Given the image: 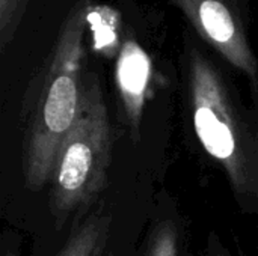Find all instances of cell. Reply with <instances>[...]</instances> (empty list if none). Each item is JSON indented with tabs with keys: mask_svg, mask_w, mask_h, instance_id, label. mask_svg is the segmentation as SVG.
Here are the masks:
<instances>
[{
	"mask_svg": "<svg viewBox=\"0 0 258 256\" xmlns=\"http://www.w3.org/2000/svg\"><path fill=\"white\" fill-rule=\"evenodd\" d=\"M215 54L184 29L180 60L195 134L225 170L240 207L258 217V121Z\"/></svg>",
	"mask_w": 258,
	"mask_h": 256,
	"instance_id": "7a4b0ae2",
	"label": "cell"
},
{
	"mask_svg": "<svg viewBox=\"0 0 258 256\" xmlns=\"http://www.w3.org/2000/svg\"><path fill=\"white\" fill-rule=\"evenodd\" d=\"M109 219L92 216L73 231L56 256H100L109 234Z\"/></svg>",
	"mask_w": 258,
	"mask_h": 256,
	"instance_id": "8992f818",
	"label": "cell"
},
{
	"mask_svg": "<svg viewBox=\"0 0 258 256\" xmlns=\"http://www.w3.org/2000/svg\"><path fill=\"white\" fill-rule=\"evenodd\" d=\"M91 9L89 0H79L71 8L48 57L24 94L20 115L21 169L24 184L32 192L50 181L56 152L80 113Z\"/></svg>",
	"mask_w": 258,
	"mask_h": 256,
	"instance_id": "6da1fadb",
	"label": "cell"
},
{
	"mask_svg": "<svg viewBox=\"0 0 258 256\" xmlns=\"http://www.w3.org/2000/svg\"><path fill=\"white\" fill-rule=\"evenodd\" d=\"M147 256H178V231L172 222H162L156 228Z\"/></svg>",
	"mask_w": 258,
	"mask_h": 256,
	"instance_id": "ba28073f",
	"label": "cell"
},
{
	"mask_svg": "<svg viewBox=\"0 0 258 256\" xmlns=\"http://www.w3.org/2000/svg\"><path fill=\"white\" fill-rule=\"evenodd\" d=\"M133 21H121V14H118L119 51L116 57L115 78L124 115L135 139H138L153 63L150 54L139 42L138 33L133 32Z\"/></svg>",
	"mask_w": 258,
	"mask_h": 256,
	"instance_id": "5b68a950",
	"label": "cell"
},
{
	"mask_svg": "<svg viewBox=\"0 0 258 256\" xmlns=\"http://www.w3.org/2000/svg\"><path fill=\"white\" fill-rule=\"evenodd\" d=\"M113 133L98 74L88 68L80 113L59 146L50 175V205L57 225L88 208L107 184Z\"/></svg>",
	"mask_w": 258,
	"mask_h": 256,
	"instance_id": "3957f363",
	"label": "cell"
},
{
	"mask_svg": "<svg viewBox=\"0 0 258 256\" xmlns=\"http://www.w3.org/2000/svg\"><path fill=\"white\" fill-rule=\"evenodd\" d=\"M3 256H15V253L14 252H6Z\"/></svg>",
	"mask_w": 258,
	"mask_h": 256,
	"instance_id": "9c48e42d",
	"label": "cell"
},
{
	"mask_svg": "<svg viewBox=\"0 0 258 256\" xmlns=\"http://www.w3.org/2000/svg\"><path fill=\"white\" fill-rule=\"evenodd\" d=\"M187 27L249 81L258 113V57L249 38L251 0H169Z\"/></svg>",
	"mask_w": 258,
	"mask_h": 256,
	"instance_id": "277c9868",
	"label": "cell"
},
{
	"mask_svg": "<svg viewBox=\"0 0 258 256\" xmlns=\"http://www.w3.org/2000/svg\"><path fill=\"white\" fill-rule=\"evenodd\" d=\"M30 0H0V50L14 41Z\"/></svg>",
	"mask_w": 258,
	"mask_h": 256,
	"instance_id": "52a82bcc",
	"label": "cell"
}]
</instances>
